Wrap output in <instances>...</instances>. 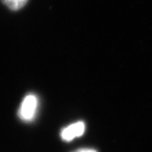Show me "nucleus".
Here are the masks:
<instances>
[{"instance_id": "f257e3e1", "label": "nucleus", "mask_w": 152, "mask_h": 152, "mask_svg": "<svg viewBox=\"0 0 152 152\" xmlns=\"http://www.w3.org/2000/svg\"><path fill=\"white\" fill-rule=\"evenodd\" d=\"M37 97L33 94L27 95L23 99L19 108L18 115L20 118L23 121H31L37 113Z\"/></svg>"}, {"instance_id": "f03ea898", "label": "nucleus", "mask_w": 152, "mask_h": 152, "mask_svg": "<svg viewBox=\"0 0 152 152\" xmlns=\"http://www.w3.org/2000/svg\"><path fill=\"white\" fill-rule=\"evenodd\" d=\"M85 130H86L85 124L83 122H77L63 129L60 135L63 140L71 141L77 137H80L83 135Z\"/></svg>"}, {"instance_id": "7ed1b4c3", "label": "nucleus", "mask_w": 152, "mask_h": 152, "mask_svg": "<svg viewBox=\"0 0 152 152\" xmlns=\"http://www.w3.org/2000/svg\"><path fill=\"white\" fill-rule=\"evenodd\" d=\"M1 1L10 10L13 11H17L26 5L29 0H1Z\"/></svg>"}, {"instance_id": "20e7f679", "label": "nucleus", "mask_w": 152, "mask_h": 152, "mask_svg": "<svg viewBox=\"0 0 152 152\" xmlns=\"http://www.w3.org/2000/svg\"><path fill=\"white\" fill-rule=\"evenodd\" d=\"M75 152H96L95 150L92 149H80V150H78Z\"/></svg>"}]
</instances>
